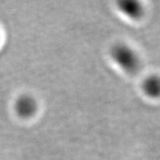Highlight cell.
Instances as JSON below:
<instances>
[{
	"label": "cell",
	"mask_w": 160,
	"mask_h": 160,
	"mask_svg": "<svg viewBox=\"0 0 160 160\" xmlns=\"http://www.w3.org/2000/svg\"><path fill=\"white\" fill-rule=\"evenodd\" d=\"M142 89L147 97L153 100L160 99V76L152 74L146 77L142 81Z\"/></svg>",
	"instance_id": "4"
},
{
	"label": "cell",
	"mask_w": 160,
	"mask_h": 160,
	"mask_svg": "<svg viewBox=\"0 0 160 160\" xmlns=\"http://www.w3.org/2000/svg\"><path fill=\"white\" fill-rule=\"evenodd\" d=\"M118 7L124 15L132 20H138L142 17L144 13V7L142 4L135 0H125L120 1Z\"/></svg>",
	"instance_id": "3"
},
{
	"label": "cell",
	"mask_w": 160,
	"mask_h": 160,
	"mask_svg": "<svg viewBox=\"0 0 160 160\" xmlns=\"http://www.w3.org/2000/svg\"><path fill=\"white\" fill-rule=\"evenodd\" d=\"M14 109L16 114L23 118H31L37 112L38 103L32 96L24 94L18 98L14 103Z\"/></svg>",
	"instance_id": "2"
},
{
	"label": "cell",
	"mask_w": 160,
	"mask_h": 160,
	"mask_svg": "<svg viewBox=\"0 0 160 160\" xmlns=\"http://www.w3.org/2000/svg\"><path fill=\"white\" fill-rule=\"evenodd\" d=\"M111 59L126 73H136L141 67V58L132 46L124 43L115 45L110 50Z\"/></svg>",
	"instance_id": "1"
}]
</instances>
